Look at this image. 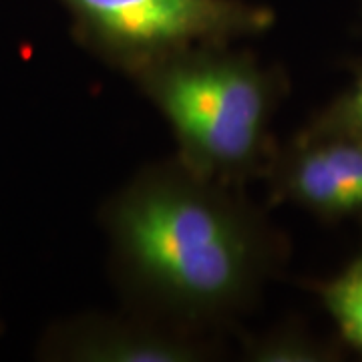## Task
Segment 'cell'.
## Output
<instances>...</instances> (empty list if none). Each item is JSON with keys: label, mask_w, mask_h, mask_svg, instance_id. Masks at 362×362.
Returning <instances> with one entry per match:
<instances>
[{"label": "cell", "mask_w": 362, "mask_h": 362, "mask_svg": "<svg viewBox=\"0 0 362 362\" xmlns=\"http://www.w3.org/2000/svg\"><path fill=\"white\" fill-rule=\"evenodd\" d=\"M101 220L131 310L199 334L252 310L288 259V240L242 187L204 177L177 157L133 175Z\"/></svg>", "instance_id": "cell-1"}, {"label": "cell", "mask_w": 362, "mask_h": 362, "mask_svg": "<svg viewBox=\"0 0 362 362\" xmlns=\"http://www.w3.org/2000/svg\"><path fill=\"white\" fill-rule=\"evenodd\" d=\"M129 81L168 121L181 163L235 187L264 177L280 145L272 121L290 89L284 69L235 45H206Z\"/></svg>", "instance_id": "cell-2"}, {"label": "cell", "mask_w": 362, "mask_h": 362, "mask_svg": "<svg viewBox=\"0 0 362 362\" xmlns=\"http://www.w3.org/2000/svg\"><path fill=\"white\" fill-rule=\"evenodd\" d=\"M78 45L133 78L147 66L206 45L262 37L276 23L247 0H57Z\"/></svg>", "instance_id": "cell-3"}, {"label": "cell", "mask_w": 362, "mask_h": 362, "mask_svg": "<svg viewBox=\"0 0 362 362\" xmlns=\"http://www.w3.org/2000/svg\"><path fill=\"white\" fill-rule=\"evenodd\" d=\"M262 180L270 202L290 204L320 221H362V137L294 135L278 145Z\"/></svg>", "instance_id": "cell-4"}, {"label": "cell", "mask_w": 362, "mask_h": 362, "mask_svg": "<svg viewBox=\"0 0 362 362\" xmlns=\"http://www.w3.org/2000/svg\"><path fill=\"white\" fill-rule=\"evenodd\" d=\"M211 334L181 330L133 312V316L85 314L52 324L37 354L71 362H202L220 356Z\"/></svg>", "instance_id": "cell-5"}, {"label": "cell", "mask_w": 362, "mask_h": 362, "mask_svg": "<svg viewBox=\"0 0 362 362\" xmlns=\"http://www.w3.org/2000/svg\"><path fill=\"white\" fill-rule=\"evenodd\" d=\"M312 290L332 318L342 342L362 356V252L337 276L312 282Z\"/></svg>", "instance_id": "cell-6"}, {"label": "cell", "mask_w": 362, "mask_h": 362, "mask_svg": "<svg viewBox=\"0 0 362 362\" xmlns=\"http://www.w3.org/2000/svg\"><path fill=\"white\" fill-rule=\"evenodd\" d=\"M242 354L254 362H324L338 358V349L318 340L304 326L286 322L246 338Z\"/></svg>", "instance_id": "cell-7"}, {"label": "cell", "mask_w": 362, "mask_h": 362, "mask_svg": "<svg viewBox=\"0 0 362 362\" xmlns=\"http://www.w3.org/2000/svg\"><path fill=\"white\" fill-rule=\"evenodd\" d=\"M302 137L356 135L362 137V63L354 66V78L332 101L324 105L298 131Z\"/></svg>", "instance_id": "cell-8"}]
</instances>
